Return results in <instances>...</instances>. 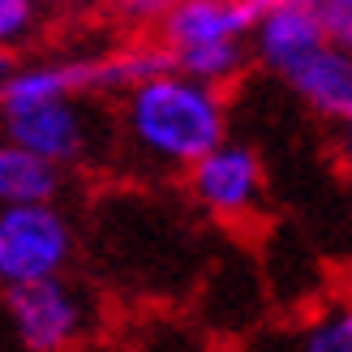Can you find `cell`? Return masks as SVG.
I'll use <instances>...</instances> for the list:
<instances>
[{"instance_id":"cell-11","label":"cell","mask_w":352,"mask_h":352,"mask_svg":"<svg viewBox=\"0 0 352 352\" xmlns=\"http://www.w3.org/2000/svg\"><path fill=\"white\" fill-rule=\"evenodd\" d=\"M43 0H0V47L26 43L39 26Z\"/></svg>"},{"instance_id":"cell-9","label":"cell","mask_w":352,"mask_h":352,"mask_svg":"<svg viewBox=\"0 0 352 352\" xmlns=\"http://www.w3.org/2000/svg\"><path fill=\"white\" fill-rule=\"evenodd\" d=\"M60 189H65V172L56 164H47L43 155L0 133V206L56 202Z\"/></svg>"},{"instance_id":"cell-13","label":"cell","mask_w":352,"mask_h":352,"mask_svg":"<svg viewBox=\"0 0 352 352\" xmlns=\"http://www.w3.org/2000/svg\"><path fill=\"white\" fill-rule=\"evenodd\" d=\"M314 17L327 34V43L336 47H352V0H314Z\"/></svg>"},{"instance_id":"cell-12","label":"cell","mask_w":352,"mask_h":352,"mask_svg":"<svg viewBox=\"0 0 352 352\" xmlns=\"http://www.w3.org/2000/svg\"><path fill=\"white\" fill-rule=\"evenodd\" d=\"M172 9V0H103V13L112 22L142 30V26H160V17Z\"/></svg>"},{"instance_id":"cell-10","label":"cell","mask_w":352,"mask_h":352,"mask_svg":"<svg viewBox=\"0 0 352 352\" xmlns=\"http://www.w3.org/2000/svg\"><path fill=\"white\" fill-rule=\"evenodd\" d=\"M301 352H352V314L348 309H331L305 331Z\"/></svg>"},{"instance_id":"cell-1","label":"cell","mask_w":352,"mask_h":352,"mask_svg":"<svg viewBox=\"0 0 352 352\" xmlns=\"http://www.w3.org/2000/svg\"><path fill=\"white\" fill-rule=\"evenodd\" d=\"M120 99L125 108L116 112V142L142 168L185 172L193 160H202L210 146L228 138L223 91L176 69L138 82Z\"/></svg>"},{"instance_id":"cell-8","label":"cell","mask_w":352,"mask_h":352,"mask_svg":"<svg viewBox=\"0 0 352 352\" xmlns=\"http://www.w3.org/2000/svg\"><path fill=\"white\" fill-rule=\"evenodd\" d=\"M318 43H327V34L318 26L309 5H275V9H262L254 17V30H250V52L279 78L292 60H301L305 52H314Z\"/></svg>"},{"instance_id":"cell-15","label":"cell","mask_w":352,"mask_h":352,"mask_svg":"<svg viewBox=\"0 0 352 352\" xmlns=\"http://www.w3.org/2000/svg\"><path fill=\"white\" fill-rule=\"evenodd\" d=\"M17 60H13V47H0V82L9 78V69H13Z\"/></svg>"},{"instance_id":"cell-6","label":"cell","mask_w":352,"mask_h":352,"mask_svg":"<svg viewBox=\"0 0 352 352\" xmlns=\"http://www.w3.org/2000/svg\"><path fill=\"white\" fill-rule=\"evenodd\" d=\"M185 185L189 198L198 202L206 215L241 223L250 219L254 210L267 198V168H262V155L245 142H215L202 160H193L185 168Z\"/></svg>"},{"instance_id":"cell-14","label":"cell","mask_w":352,"mask_h":352,"mask_svg":"<svg viewBox=\"0 0 352 352\" xmlns=\"http://www.w3.org/2000/svg\"><path fill=\"white\" fill-rule=\"evenodd\" d=\"M254 5V13H262V9H275V5H314V0H250Z\"/></svg>"},{"instance_id":"cell-4","label":"cell","mask_w":352,"mask_h":352,"mask_svg":"<svg viewBox=\"0 0 352 352\" xmlns=\"http://www.w3.org/2000/svg\"><path fill=\"white\" fill-rule=\"evenodd\" d=\"M78 254L74 223L56 202L0 206V288L65 275Z\"/></svg>"},{"instance_id":"cell-7","label":"cell","mask_w":352,"mask_h":352,"mask_svg":"<svg viewBox=\"0 0 352 352\" xmlns=\"http://www.w3.org/2000/svg\"><path fill=\"white\" fill-rule=\"evenodd\" d=\"M279 78L314 116L331 120V125H348L352 120V56H348V47L318 43L301 60H292Z\"/></svg>"},{"instance_id":"cell-2","label":"cell","mask_w":352,"mask_h":352,"mask_svg":"<svg viewBox=\"0 0 352 352\" xmlns=\"http://www.w3.org/2000/svg\"><path fill=\"white\" fill-rule=\"evenodd\" d=\"M250 0H172L160 17V43L176 74L223 86L241 78L250 65V30H254Z\"/></svg>"},{"instance_id":"cell-5","label":"cell","mask_w":352,"mask_h":352,"mask_svg":"<svg viewBox=\"0 0 352 352\" xmlns=\"http://www.w3.org/2000/svg\"><path fill=\"white\" fill-rule=\"evenodd\" d=\"M5 314L26 352H74L78 340L86 336V322H91L82 288H74L65 275L9 284Z\"/></svg>"},{"instance_id":"cell-3","label":"cell","mask_w":352,"mask_h":352,"mask_svg":"<svg viewBox=\"0 0 352 352\" xmlns=\"http://www.w3.org/2000/svg\"><path fill=\"white\" fill-rule=\"evenodd\" d=\"M0 133L69 172L99 164L116 146V116L99 112L86 95H56L39 103L0 108Z\"/></svg>"}]
</instances>
